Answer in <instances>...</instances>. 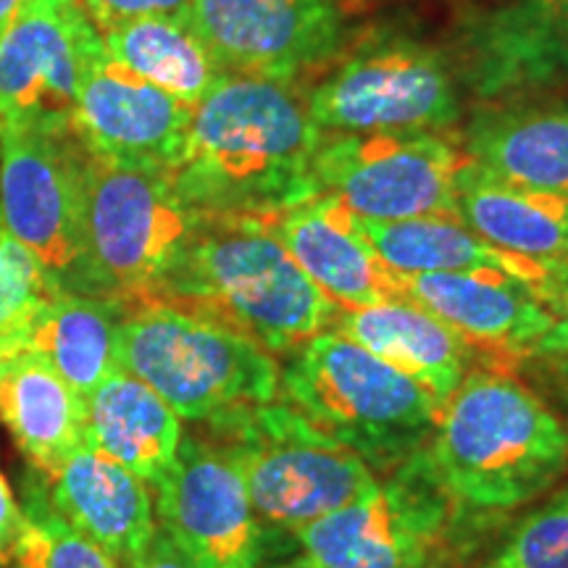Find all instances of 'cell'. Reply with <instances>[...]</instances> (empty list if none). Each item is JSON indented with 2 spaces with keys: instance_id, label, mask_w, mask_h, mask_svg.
Segmentation results:
<instances>
[{
  "instance_id": "1",
  "label": "cell",
  "mask_w": 568,
  "mask_h": 568,
  "mask_svg": "<svg viewBox=\"0 0 568 568\" xmlns=\"http://www.w3.org/2000/svg\"><path fill=\"white\" fill-rule=\"evenodd\" d=\"M322 138L290 82L226 74L193 105L174 190L201 213L272 216L316 195Z\"/></svg>"
},
{
  "instance_id": "2",
  "label": "cell",
  "mask_w": 568,
  "mask_h": 568,
  "mask_svg": "<svg viewBox=\"0 0 568 568\" xmlns=\"http://www.w3.org/2000/svg\"><path fill=\"white\" fill-rule=\"evenodd\" d=\"M145 301L211 318L272 355L329 332L339 311L295 264L268 216L255 213H203L187 251Z\"/></svg>"
},
{
  "instance_id": "3",
  "label": "cell",
  "mask_w": 568,
  "mask_h": 568,
  "mask_svg": "<svg viewBox=\"0 0 568 568\" xmlns=\"http://www.w3.org/2000/svg\"><path fill=\"white\" fill-rule=\"evenodd\" d=\"M426 458L453 503L508 510L566 471L568 429L516 376L474 372L439 410Z\"/></svg>"
},
{
  "instance_id": "4",
  "label": "cell",
  "mask_w": 568,
  "mask_h": 568,
  "mask_svg": "<svg viewBox=\"0 0 568 568\" xmlns=\"http://www.w3.org/2000/svg\"><path fill=\"white\" fill-rule=\"evenodd\" d=\"M280 385L290 406L372 471H395L422 453L443 410L414 379L337 332L297 347Z\"/></svg>"
},
{
  "instance_id": "5",
  "label": "cell",
  "mask_w": 568,
  "mask_h": 568,
  "mask_svg": "<svg viewBox=\"0 0 568 568\" xmlns=\"http://www.w3.org/2000/svg\"><path fill=\"white\" fill-rule=\"evenodd\" d=\"M119 366L176 416L203 424L266 406L282 382L272 353L253 339L161 301L122 305Z\"/></svg>"
},
{
  "instance_id": "6",
  "label": "cell",
  "mask_w": 568,
  "mask_h": 568,
  "mask_svg": "<svg viewBox=\"0 0 568 568\" xmlns=\"http://www.w3.org/2000/svg\"><path fill=\"white\" fill-rule=\"evenodd\" d=\"M258 518L282 529H303L376 487L364 460L324 435L290 403H266L216 422Z\"/></svg>"
},
{
  "instance_id": "7",
  "label": "cell",
  "mask_w": 568,
  "mask_h": 568,
  "mask_svg": "<svg viewBox=\"0 0 568 568\" xmlns=\"http://www.w3.org/2000/svg\"><path fill=\"white\" fill-rule=\"evenodd\" d=\"M203 213L187 205L169 174L84 161V253L98 297H151L187 251Z\"/></svg>"
},
{
  "instance_id": "8",
  "label": "cell",
  "mask_w": 568,
  "mask_h": 568,
  "mask_svg": "<svg viewBox=\"0 0 568 568\" xmlns=\"http://www.w3.org/2000/svg\"><path fill=\"white\" fill-rule=\"evenodd\" d=\"M0 222L55 293L95 295L84 253V161L74 130L0 134Z\"/></svg>"
},
{
  "instance_id": "9",
  "label": "cell",
  "mask_w": 568,
  "mask_h": 568,
  "mask_svg": "<svg viewBox=\"0 0 568 568\" xmlns=\"http://www.w3.org/2000/svg\"><path fill=\"white\" fill-rule=\"evenodd\" d=\"M468 161L432 130L324 132L311 176L316 195L337 197L361 219H458V176Z\"/></svg>"
},
{
  "instance_id": "10",
  "label": "cell",
  "mask_w": 568,
  "mask_h": 568,
  "mask_svg": "<svg viewBox=\"0 0 568 568\" xmlns=\"http://www.w3.org/2000/svg\"><path fill=\"white\" fill-rule=\"evenodd\" d=\"M316 130L337 134L443 130L460 116L458 88L435 48L368 40L305 98Z\"/></svg>"
},
{
  "instance_id": "11",
  "label": "cell",
  "mask_w": 568,
  "mask_h": 568,
  "mask_svg": "<svg viewBox=\"0 0 568 568\" xmlns=\"http://www.w3.org/2000/svg\"><path fill=\"white\" fill-rule=\"evenodd\" d=\"M103 51L84 0H24L0 34V134L74 130L80 84Z\"/></svg>"
},
{
  "instance_id": "12",
  "label": "cell",
  "mask_w": 568,
  "mask_h": 568,
  "mask_svg": "<svg viewBox=\"0 0 568 568\" xmlns=\"http://www.w3.org/2000/svg\"><path fill=\"white\" fill-rule=\"evenodd\" d=\"M450 506L424 447L372 493L297 529V537L324 568H426Z\"/></svg>"
},
{
  "instance_id": "13",
  "label": "cell",
  "mask_w": 568,
  "mask_h": 568,
  "mask_svg": "<svg viewBox=\"0 0 568 568\" xmlns=\"http://www.w3.org/2000/svg\"><path fill=\"white\" fill-rule=\"evenodd\" d=\"M155 518L195 568L261 564V518L216 437H182L172 468L155 485Z\"/></svg>"
},
{
  "instance_id": "14",
  "label": "cell",
  "mask_w": 568,
  "mask_h": 568,
  "mask_svg": "<svg viewBox=\"0 0 568 568\" xmlns=\"http://www.w3.org/2000/svg\"><path fill=\"white\" fill-rule=\"evenodd\" d=\"M180 19L226 74L290 82L339 45L332 0H190Z\"/></svg>"
},
{
  "instance_id": "15",
  "label": "cell",
  "mask_w": 568,
  "mask_h": 568,
  "mask_svg": "<svg viewBox=\"0 0 568 568\" xmlns=\"http://www.w3.org/2000/svg\"><path fill=\"white\" fill-rule=\"evenodd\" d=\"M193 105L101 53L74 109V132L90 155L113 166L172 176L187 145Z\"/></svg>"
},
{
  "instance_id": "16",
  "label": "cell",
  "mask_w": 568,
  "mask_h": 568,
  "mask_svg": "<svg viewBox=\"0 0 568 568\" xmlns=\"http://www.w3.org/2000/svg\"><path fill=\"white\" fill-rule=\"evenodd\" d=\"M403 301L437 316L468 351L495 355L500 364L527 361L556 314L535 290L500 272L400 274Z\"/></svg>"
},
{
  "instance_id": "17",
  "label": "cell",
  "mask_w": 568,
  "mask_h": 568,
  "mask_svg": "<svg viewBox=\"0 0 568 568\" xmlns=\"http://www.w3.org/2000/svg\"><path fill=\"white\" fill-rule=\"evenodd\" d=\"M280 243L303 274L337 308L403 301L400 274L393 272L361 230V216L332 195H314L268 216Z\"/></svg>"
},
{
  "instance_id": "18",
  "label": "cell",
  "mask_w": 568,
  "mask_h": 568,
  "mask_svg": "<svg viewBox=\"0 0 568 568\" xmlns=\"http://www.w3.org/2000/svg\"><path fill=\"white\" fill-rule=\"evenodd\" d=\"M42 477V493L55 514L122 568L145 550L159 529L145 481L90 443Z\"/></svg>"
},
{
  "instance_id": "19",
  "label": "cell",
  "mask_w": 568,
  "mask_h": 568,
  "mask_svg": "<svg viewBox=\"0 0 568 568\" xmlns=\"http://www.w3.org/2000/svg\"><path fill=\"white\" fill-rule=\"evenodd\" d=\"M464 48L481 98L552 84L568 74V0H510L471 21Z\"/></svg>"
},
{
  "instance_id": "20",
  "label": "cell",
  "mask_w": 568,
  "mask_h": 568,
  "mask_svg": "<svg viewBox=\"0 0 568 568\" xmlns=\"http://www.w3.org/2000/svg\"><path fill=\"white\" fill-rule=\"evenodd\" d=\"M361 230L374 253L397 274L500 272L535 290L552 314H568V282L556 268L500 251L458 219H361Z\"/></svg>"
},
{
  "instance_id": "21",
  "label": "cell",
  "mask_w": 568,
  "mask_h": 568,
  "mask_svg": "<svg viewBox=\"0 0 568 568\" xmlns=\"http://www.w3.org/2000/svg\"><path fill=\"white\" fill-rule=\"evenodd\" d=\"M0 422L42 477L88 443V397L42 355L19 347L0 358Z\"/></svg>"
},
{
  "instance_id": "22",
  "label": "cell",
  "mask_w": 568,
  "mask_h": 568,
  "mask_svg": "<svg viewBox=\"0 0 568 568\" xmlns=\"http://www.w3.org/2000/svg\"><path fill=\"white\" fill-rule=\"evenodd\" d=\"M329 332L353 339L395 372L406 374L443 406L464 382L466 353H471L456 332L410 301L339 308Z\"/></svg>"
},
{
  "instance_id": "23",
  "label": "cell",
  "mask_w": 568,
  "mask_h": 568,
  "mask_svg": "<svg viewBox=\"0 0 568 568\" xmlns=\"http://www.w3.org/2000/svg\"><path fill=\"white\" fill-rule=\"evenodd\" d=\"M464 151L497 182L568 195V103L479 113L468 124Z\"/></svg>"
},
{
  "instance_id": "24",
  "label": "cell",
  "mask_w": 568,
  "mask_h": 568,
  "mask_svg": "<svg viewBox=\"0 0 568 568\" xmlns=\"http://www.w3.org/2000/svg\"><path fill=\"white\" fill-rule=\"evenodd\" d=\"M456 201L460 224L500 251L556 268L568 282V195L510 187L468 161Z\"/></svg>"
},
{
  "instance_id": "25",
  "label": "cell",
  "mask_w": 568,
  "mask_h": 568,
  "mask_svg": "<svg viewBox=\"0 0 568 568\" xmlns=\"http://www.w3.org/2000/svg\"><path fill=\"white\" fill-rule=\"evenodd\" d=\"M88 443L130 468L145 485H159L182 443V418L163 397L116 368L88 397Z\"/></svg>"
},
{
  "instance_id": "26",
  "label": "cell",
  "mask_w": 568,
  "mask_h": 568,
  "mask_svg": "<svg viewBox=\"0 0 568 568\" xmlns=\"http://www.w3.org/2000/svg\"><path fill=\"white\" fill-rule=\"evenodd\" d=\"M122 303L55 293L38 311L24 347L51 364L82 397H90L119 366Z\"/></svg>"
},
{
  "instance_id": "27",
  "label": "cell",
  "mask_w": 568,
  "mask_h": 568,
  "mask_svg": "<svg viewBox=\"0 0 568 568\" xmlns=\"http://www.w3.org/2000/svg\"><path fill=\"white\" fill-rule=\"evenodd\" d=\"M101 34L113 61L190 105L203 101L226 77L180 17L130 19Z\"/></svg>"
},
{
  "instance_id": "28",
  "label": "cell",
  "mask_w": 568,
  "mask_h": 568,
  "mask_svg": "<svg viewBox=\"0 0 568 568\" xmlns=\"http://www.w3.org/2000/svg\"><path fill=\"white\" fill-rule=\"evenodd\" d=\"M21 514L9 568H122L55 514L40 481L27 489Z\"/></svg>"
},
{
  "instance_id": "29",
  "label": "cell",
  "mask_w": 568,
  "mask_h": 568,
  "mask_svg": "<svg viewBox=\"0 0 568 568\" xmlns=\"http://www.w3.org/2000/svg\"><path fill=\"white\" fill-rule=\"evenodd\" d=\"M51 295L55 290L45 274L0 222V358L24 347L34 316Z\"/></svg>"
},
{
  "instance_id": "30",
  "label": "cell",
  "mask_w": 568,
  "mask_h": 568,
  "mask_svg": "<svg viewBox=\"0 0 568 568\" xmlns=\"http://www.w3.org/2000/svg\"><path fill=\"white\" fill-rule=\"evenodd\" d=\"M485 568H568V487L531 510Z\"/></svg>"
},
{
  "instance_id": "31",
  "label": "cell",
  "mask_w": 568,
  "mask_h": 568,
  "mask_svg": "<svg viewBox=\"0 0 568 568\" xmlns=\"http://www.w3.org/2000/svg\"><path fill=\"white\" fill-rule=\"evenodd\" d=\"M527 361L535 366L539 379L568 403V314L556 318V324L539 337Z\"/></svg>"
},
{
  "instance_id": "32",
  "label": "cell",
  "mask_w": 568,
  "mask_h": 568,
  "mask_svg": "<svg viewBox=\"0 0 568 568\" xmlns=\"http://www.w3.org/2000/svg\"><path fill=\"white\" fill-rule=\"evenodd\" d=\"M190 0H84L98 30L142 17H180Z\"/></svg>"
},
{
  "instance_id": "33",
  "label": "cell",
  "mask_w": 568,
  "mask_h": 568,
  "mask_svg": "<svg viewBox=\"0 0 568 568\" xmlns=\"http://www.w3.org/2000/svg\"><path fill=\"white\" fill-rule=\"evenodd\" d=\"M124 568H195V566L190 564L187 556H184L172 539H169L166 531L159 527L151 542L145 545V550H142L138 558H132Z\"/></svg>"
},
{
  "instance_id": "34",
  "label": "cell",
  "mask_w": 568,
  "mask_h": 568,
  "mask_svg": "<svg viewBox=\"0 0 568 568\" xmlns=\"http://www.w3.org/2000/svg\"><path fill=\"white\" fill-rule=\"evenodd\" d=\"M21 506L11 493V485L6 481L3 471H0V566H9L13 556V545H17L19 529H21Z\"/></svg>"
},
{
  "instance_id": "35",
  "label": "cell",
  "mask_w": 568,
  "mask_h": 568,
  "mask_svg": "<svg viewBox=\"0 0 568 568\" xmlns=\"http://www.w3.org/2000/svg\"><path fill=\"white\" fill-rule=\"evenodd\" d=\"M21 6H24V0H0V34L6 32V27L11 24Z\"/></svg>"
},
{
  "instance_id": "36",
  "label": "cell",
  "mask_w": 568,
  "mask_h": 568,
  "mask_svg": "<svg viewBox=\"0 0 568 568\" xmlns=\"http://www.w3.org/2000/svg\"><path fill=\"white\" fill-rule=\"evenodd\" d=\"M276 568H324V566H318L316 560H311L308 556H305V558L290 560V564H284V566H276Z\"/></svg>"
}]
</instances>
